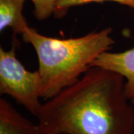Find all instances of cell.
Returning <instances> with one entry per match:
<instances>
[{"label":"cell","instance_id":"cell-4","mask_svg":"<svg viewBox=\"0 0 134 134\" xmlns=\"http://www.w3.org/2000/svg\"><path fill=\"white\" fill-rule=\"evenodd\" d=\"M98 66L117 72L125 78V91L129 101L134 105V48L122 52L101 53L90 67Z\"/></svg>","mask_w":134,"mask_h":134},{"label":"cell","instance_id":"cell-1","mask_svg":"<svg viewBox=\"0 0 134 134\" xmlns=\"http://www.w3.org/2000/svg\"><path fill=\"white\" fill-rule=\"evenodd\" d=\"M119 73L90 67L75 83L42 104L40 134H133L134 105Z\"/></svg>","mask_w":134,"mask_h":134},{"label":"cell","instance_id":"cell-6","mask_svg":"<svg viewBox=\"0 0 134 134\" xmlns=\"http://www.w3.org/2000/svg\"><path fill=\"white\" fill-rule=\"evenodd\" d=\"M25 0H0V31L10 28L15 35L22 34L29 27L23 15Z\"/></svg>","mask_w":134,"mask_h":134},{"label":"cell","instance_id":"cell-3","mask_svg":"<svg viewBox=\"0 0 134 134\" xmlns=\"http://www.w3.org/2000/svg\"><path fill=\"white\" fill-rule=\"evenodd\" d=\"M16 51L15 44L8 51L0 48V93L10 96L37 116L42 106V77L38 70L30 72L25 68Z\"/></svg>","mask_w":134,"mask_h":134},{"label":"cell","instance_id":"cell-8","mask_svg":"<svg viewBox=\"0 0 134 134\" xmlns=\"http://www.w3.org/2000/svg\"><path fill=\"white\" fill-rule=\"evenodd\" d=\"M34 5V15L39 21L49 18L54 13L58 0H31Z\"/></svg>","mask_w":134,"mask_h":134},{"label":"cell","instance_id":"cell-2","mask_svg":"<svg viewBox=\"0 0 134 134\" xmlns=\"http://www.w3.org/2000/svg\"><path fill=\"white\" fill-rule=\"evenodd\" d=\"M111 34L112 29L108 27L79 37L58 39L29 26L21 35L37 55L43 82L41 98L48 100L75 83L96 58L115 43Z\"/></svg>","mask_w":134,"mask_h":134},{"label":"cell","instance_id":"cell-5","mask_svg":"<svg viewBox=\"0 0 134 134\" xmlns=\"http://www.w3.org/2000/svg\"><path fill=\"white\" fill-rule=\"evenodd\" d=\"M0 134H40L37 124L21 115L5 98H0Z\"/></svg>","mask_w":134,"mask_h":134},{"label":"cell","instance_id":"cell-7","mask_svg":"<svg viewBox=\"0 0 134 134\" xmlns=\"http://www.w3.org/2000/svg\"><path fill=\"white\" fill-rule=\"evenodd\" d=\"M114 2L121 5L134 8V0H58L55 5L54 15L57 18H62L72 7L89 4L91 2Z\"/></svg>","mask_w":134,"mask_h":134}]
</instances>
